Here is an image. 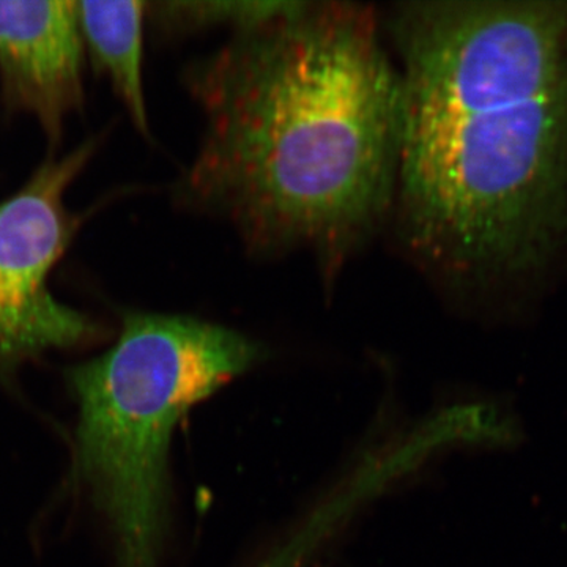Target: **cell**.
Wrapping results in <instances>:
<instances>
[{
	"mask_svg": "<svg viewBox=\"0 0 567 567\" xmlns=\"http://www.w3.org/2000/svg\"><path fill=\"white\" fill-rule=\"evenodd\" d=\"M188 80L205 130L186 203L252 251L309 249L333 282L394 205L401 80L374 11L292 2Z\"/></svg>",
	"mask_w": 567,
	"mask_h": 567,
	"instance_id": "obj_1",
	"label": "cell"
},
{
	"mask_svg": "<svg viewBox=\"0 0 567 567\" xmlns=\"http://www.w3.org/2000/svg\"><path fill=\"white\" fill-rule=\"evenodd\" d=\"M399 80L409 252L453 286L543 267L567 229V93L507 102L424 71Z\"/></svg>",
	"mask_w": 567,
	"mask_h": 567,
	"instance_id": "obj_2",
	"label": "cell"
},
{
	"mask_svg": "<svg viewBox=\"0 0 567 567\" xmlns=\"http://www.w3.org/2000/svg\"><path fill=\"white\" fill-rule=\"evenodd\" d=\"M262 358L230 328L133 312L111 349L66 371L78 405L71 483L102 517L115 567H159L175 427Z\"/></svg>",
	"mask_w": 567,
	"mask_h": 567,
	"instance_id": "obj_3",
	"label": "cell"
},
{
	"mask_svg": "<svg viewBox=\"0 0 567 567\" xmlns=\"http://www.w3.org/2000/svg\"><path fill=\"white\" fill-rule=\"evenodd\" d=\"M96 148L50 159L0 204V380L51 350L92 344L100 324L52 293L50 278L76 234L65 194Z\"/></svg>",
	"mask_w": 567,
	"mask_h": 567,
	"instance_id": "obj_4",
	"label": "cell"
},
{
	"mask_svg": "<svg viewBox=\"0 0 567 567\" xmlns=\"http://www.w3.org/2000/svg\"><path fill=\"white\" fill-rule=\"evenodd\" d=\"M82 41L76 2H0V81L11 110L39 121L51 145L82 104Z\"/></svg>",
	"mask_w": 567,
	"mask_h": 567,
	"instance_id": "obj_5",
	"label": "cell"
},
{
	"mask_svg": "<svg viewBox=\"0 0 567 567\" xmlns=\"http://www.w3.org/2000/svg\"><path fill=\"white\" fill-rule=\"evenodd\" d=\"M147 7L136 0L76 2L82 41L87 44L93 63L110 78L134 125L145 136H148V118L142 55Z\"/></svg>",
	"mask_w": 567,
	"mask_h": 567,
	"instance_id": "obj_6",
	"label": "cell"
},
{
	"mask_svg": "<svg viewBox=\"0 0 567 567\" xmlns=\"http://www.w3.org/2000/svg\"><path fill=\"white\" fill-rule=\"evenodd\" d=\"M292 2H177L159 6V17L178 29L234 25L235 31L251 28L289 9Z\"/></svg>",
	"mask_w": 567,
	"mask_h": 567,
	"instance_id": "obj_7",
	"label": "cell"
}]
</instances>
